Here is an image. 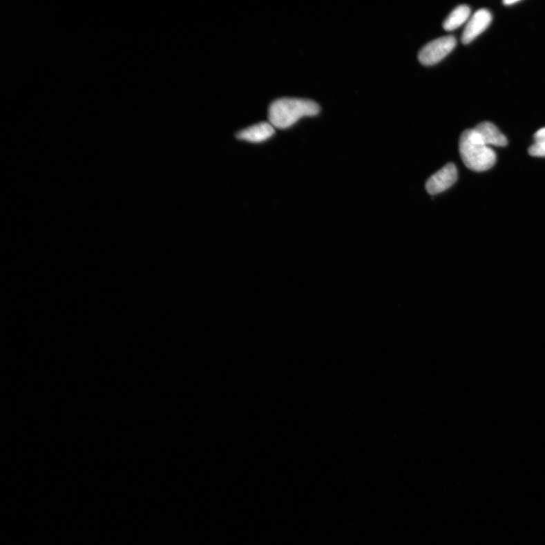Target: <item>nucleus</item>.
Segmentation results:
<instances>
[{"instance_id":"obj_1","label":"nucleus","mask_w":545,"mask_h":545,"mask_svg":"<svg viewBox=\"0 0 545 545\" xmlns=\"http://www.w3.org/2000/svg\"><path fill=\"white\" fill-rule=\"evenodd\" d=\"M317 102L309 99L281 98L273 102L269 108V121L274 128L287 129L304 117L319 114Z\"/></svg>"},{"instance_id":"obj_2","label":"nucleus","mask_w":545,"mask_h":545,"mask_svg":"<svg viewBox=\"0 0 545 545\" xmlns=\"http://www.w3.org/2000/svg\"><path fill=\"white\" fill-rule=\"evenodd\" d=\"M459 149L464 164L472 171H487L496 162L494 150L485 144L483 137L475 128L462 133Z\"/></svg>"},{"instance_id":"obj_3","label":"nucleus","mask_w":545,"mask_h":545,"mask_svg":"<svg viewBox=\"0 0 545 545\" xmlns=\"http://www.w3.org/2000/svg\"><path fill=\"white\" fill-rule=\"evenodd\" d=\"M457 41L453 36H446L435 39L419 52V61L423 66H433L437 64L455 48Z\"/></svg>"},{"instance_id":"obj_4","label":"nucleus","mask_w":545,"mask_h":545,"mask_svg":"<svg viewBox=\"0 0 545 545\" xmlns=\"http://www.w3.org/2000/svg\"><path fill=\"white\" fill-rule=\"evenodd\" d=\"M457 169L453 163L447 164L426 182V189L431 195L447 191L457 180Z\"/></svg>"},{"instance_id":"obj_5","label":"nucleus","mask_w":545,"mask_h":545,"mask_svg":"<svg viewBox=\"0 0 545 545\" xmlns=\"http://www.w3.org/2000/svg\"><path fill=\"white\" fill-rule=\"evenodd\" d=\"M493 15L487 10L481 9L474 13L466 26L461 41L462 43L469 44L490 26Z\"/></svg>"},{"instance_id":"obj_6","label":"nucleus","mask_w":545,"mask_h":545,"mask_svg":"<svg viewBox=\"0 0 545 545\" xmlns=\"http://www.w3.org/2000/svg\"><path fill=\"white\" fill-rule=\"evenodd\" d=\"M274 133V127L270 122H262L240 131L236 134V137L258 144L271 138Z\"/></svg>"},{"instance_id":"obj_7","label":"nucleus","mask_w":545,"mask_h":545,"mask_svg":"<svg viewBox=\"0 0 545 545\" xmlns=\"http://www.w3.org/2000/svg\"><path fill=\"white\" fill-rule=\"evenodd\" d=\"M475 129L480 133L485 144L488 146L502 147L508 145L507 137L491 122L480 123Z\"/></svg>"},{"instance_id":"obj_8","label":"nucleus","mask_w":545,"mask_h":545,"mask_svg":"<svg viewBox=\"0 0 545 545\" xmlns=\"http://www.w3.org/2000/svg\"><path fill=\"white\" fill-rule=\"evenodd\" d=\"M471 14L470 8L467 5L457 6L443 23V28L448 31L455 30L467 21Z\"/></svg>"},{"instance_id":"obj_9","label":"nucleus","mask_w":545,"mask_h":545,"mask_svg":"<svg viewBox=\"0 0 545 545\" xmlns=\"http://www.w3.org/2000/svg\"><path fill=\"white\" fill-rule=\"evenodd\" d=\"M528 153L532 156L545 157V144H534L528 149Z\"/></svg>"},{"instance_id":"obj_10","label":"nucleus","mask_w":545,"mask_h":545,"mask_svg":"<svg viewBox=\"0 0 545 545\" xmlns=\"http://www.w3.org/2000/svg\"><path fill=\"white\" fill-rule=\"evenodd\" d=\"M535 144H545V128L537 131L534 136Z\"/></svg>"},{"instance_id":"obj_11","label":"nucleus","mask_w":545,"mask_h":545,"mask_svg":"<svg viewBox=\"0 0 545 545\" xmlns=\"http://www.w3.org/2000/svg\"><path fill=\"white\" fill-rule=\"evenodd\" d=\"M519 2V0H505V1L503 2V3L506 6H510L513 4H516Z\"/></svg>"}]
</instances>
